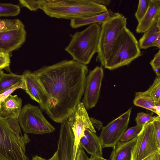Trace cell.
Returning <instances> with one entry per match:
<instances>
[{
  "instance_id": "1",
  "label": "cell",
  "mask_w": 160,
  "mask_h": 160,
  "mask_svg": "<svg viewBox=\"0 0 160 160\" xmlns=\"http://www.w3.org/2000/svg\"><path fill=\"white\" fill-rule=\"evenodd\" d=\"M32 73L48 98L44 112L54 121L61 123L81 102L88 73V67L73 60H63Z\"/></svg>"
},
{
  "instance_id": "2",
  "label": "cell",
  "mask_w": 160,
  "mask_h": 160,
  "mask_svg": "<svg viewBox=\"0 0 160 160\" xmlns=\"http://www.w3.org/2000/svg\"><path fill=\"white\" fill-rule=\"evenodd\" d=\"M42 10L51 17L70 20L89 17L108 11L106 6L93 0H46Z\"/></svg>"
},
{
  "instance_id": "3",
  "label": "cell",
  "mask_w": 160,
  "mask_h": 160,
  "mask_svg": "<svg viewBox=\"0 0 160 160\" xmlns=\"http://www.w3.org/2000/svg\"><path fill=\"white\" fill-rule=\"evenodd\" d=\"M101 27L97 23L89 25L85 29L70 34L71 40L65 50L72 60L86 65L98 52Z\"/></svg>"
},
{
  "instance_id": "4",
  "label": "cell",
  "mask_w": 160,
  "mask_h": 160,
  "mask_svg": "<svg viewBox=\"0 0 160 160\" xmlns=\"http://www.w3.org/2000/svg\"><path fill=\"white\" fill-rule=\"evenodd\" d=\"M138 42L126 27L114 44L104 67L110 70L127 65L141 56Z\"/></svg>"
},
{
  "instance_id": "5",
  "label": "cell",
  "mask_w": 160,
  "mask_h": 160,
  "mask_svg": "<svg viewBox=\"0 0 160 160\" xmlns=\"http://www.w3.org/2000/svg\"><path fill=\"white\" fill-rule=\"evenodd\" d=\"M127 18L118 12L102 23L96 60L104 67L113 47L124 29Z\"/></svg>"
},
{
  "instance_id": "6",
  "label": "cell",
  "mask_w": 160,
  "mask_h": 160,
  "mask_svg": "<svg viewBox=\"0 0 160 160\" xmlns=\"http://www.w3.org/2000/svg\"><path fill=\"white\" fill-rule=\"evenodd\" d=\"M0 160H29L26 146L19 140L7 119L0 115Z\"/></svg>"
},
{
  "instance_id": "7",
  "label": "cell",
  "mask_w": 160,
  "mask_h": 160,
  "mask_svg": "<svg viewBox=\"0 0 160 160\" xmlns=\"http://www.w3.org/2000/svg\"><path fill=\"white\" fill-rule=\"evenodd\" d=\"M18 119L23 131L26 133L41 135L52 132L55 129L45 118L41 109L30 104L22 108Z\"/></svg>"
},
{
  "instance_id": "8",
  "label": "cell",
  "mask_w": 160,
  "mask_h": 160,
  "mask_svg": "<svg viewBox=\"0 0 160 160\" xmlns=\"http://www.w3.org/2000/svg\"><path fill=\"white\" fill-rule=\"evenodd\" d=\"M160 150L155 135L152 122L145 124L137 137L132 153V160H142Z\"/></svg>"
},
{
  "instance_id": "9",
  "label": "cell",
  "mask_w": 160,
  "mask_h": 160,
  "mask_svg": "<svg viewBox=\"0 0 160 160\" xmlns=\"http://www.w3.org/2000/svg\"><path fill=\"white\" fill-rule=\"evenodd\" d=\"M132 108L102 127L99 137L102 147H113L119 141L128 125Z\"/></svg>"
},
{
  "instance_id": "10",
  "label": "cell",
  "mask_w": 160,
  "mask_h": 160,
  "mask_svg": "<svg viewBox=\"0 0 160 160\" xmlns=\"http://www.w3.org/2000/svg\"><path fill=\"white\" fill-rule=\"evenodd\" d=\"M74 137L73 160H75L80 140L84 135L85 130L88 129L96 133L86 109L83 103L79 102L76 108L67 118Z\"/></svg>"
},
{
  "instance_id": "11",
  "label": "cell",
  "mask_w": 160,
  "mask_h": 160,
  "mask_svg": "<svg viewBox=\"0 0 160 160\" xmlns=\"http://www.w3.org/2000/svg\"><path fill=\"white\" fill-rule=\"evenodd\" d=\"M103 76V69L99 66L90 71L88 75L82 102L86 110L93 108L97 103Z\"/></svg>"
},
{
  "instance_id": "12",
  "label": "cell",
  "mask_w": 160,
  "mask_h": 160,
  "mask_svg": "<svg viewBox=\"0 0 160 160\" xmlns=\"http://www.w3.org/2000/svg\"><path fill=\"white\" fill-rule=\"evenodd\" d=\"M58 143V160H73L74 137L67 119L61 123Z\"/></svg>"
},
{
  "instance_id": "13",
  "label": "cell",
  "mask_w": 160,
  "mask_h": 160,
  "mask_svg": "<svg viewBox=\"0 0 160 160\" xmlns=\"http://www.w3.org/2000/svg\"><path fill=\"white\" fill-rule=\"evenodd\" d=\"M27 32L25 26L0 32V52L10 54L25 42Z\"/></svg>"
},
{
  "instance_id": "14",
  "label": "cell",
  "mask_w": 160,
  "mask_h": 160,
  "mask_svg": "<svg viewBox=\"0 0 160 160\" xmlns=\"http://www.w3.org/2000/svg\"><path fill=\"white\" fill-rule=\"evenodd\" d=\"M22 75L25 85V92L32 100L38 102L40 108L44 111L48 101L47 96L36 77L28 70Z\"/></svg>"
},
{
  "instance_id": "15",
  "label": "cell",
  "mask_w": 160,
  "mask_h": 160,
  "mask_svg": "<svg viewBox=\"0 0 160 160\" xmlns=\"http://www.w3.org/2000/svg\"><path fill=\"white\" fill-rule=\"evenodd\" d=\"M79 145L91 155L102 157V148L99 137L90 129L85 130L84 135L81 139Z\"/></svg>"
},
{
  "instance_id": "16",
  "label": "cell",
  "mask_w": 160,
  "mask_h": 160,
  "mask_svg": "<svg viewBox=\"0 0 160 160\" xmlns=\"http://www.w3.org/2000/svg\"><path fill=\"white\" fill-rule=\"evenodd\" d=\"M22 99L17 95H10L0 104V115L6 119H18L22 109Z\"/></svg>"
},
{
  "instance_id": "17",
  "label": "cell",
  "mask_w": 160,
  "mask_h": 160,
  "mask_svg": "<svg viewBox=\"0 0 160 160\" xmlns=\"http://www.w3.org/2000/svg\"><path fill=\"white\" fill-rule=\"evenodd\" d=\"M137 137L127 142L119 141L113 147L108 160H132V153Z\"/></svg>"
},
{
  "instance_id": "18",
  "label": "cell",
  "mask_w": 160,
  "mask_h": 160,
  "mask_svg": "<svg viewBox=\"0 0 160 160\" xmlns=\"http://www.w3.org/2000/svg\"><path fill=\"white\" fill-rule=\"evenodd\" d=\"M160 14V0H150L148 9L136 28L137 33H144L155 18Z\"/></svg>"
},
{
  "instance_id": "19",
  "label": "cell",
  "mask_w": 160,
  "mask_h": 160,
  "mask_svg": "<svg viewBox=\"0 0 160 160\" xmlns=\"http://www.w3.org/2000/svg\"><path fill=\"white\" fill-rule=\"evenodd\" d=\"M114 14L112 10H108L106 12L95 16L84 18L72 20L70 25L72 28H76L94 23H102L112 16Z\"/></svg>"
},
{
  "instance_id": "20",
  "label": "cell",
  "mask_w": 160,
  "mask_h": 160,
  "mask_svg": "<svg viewBox=\"0 0 160 160\" xmlns=\"http://www.w3.org/2000/svg\"><path fill=\"white\" fill-rule=\"evenodd\" d=\"M133 103L136 106L149 110L156 113L155 108L157 105L156 102L152 98L143 92H136Z\"/></svg>"
},
{
  "instance_id": "21",
  "label": "cell",
  "mask_w": 160,
  "mask_h": 160,
  "mask_svg": "<svg viewBox=\"0 0 160 160\" xmlns=\"http://www.w3.org/2000/svg\"><path fill=\"white\" fill-rule=\"evenodd\" d=\"M23 81L22 75L4 73L0 78V92L18 84Z\"/></svg>"
},
{
  "instance_id": "22",
  "label": "cell",
  "mask_w": 160,
  "mask_h": 160,
  "mask_svg": "<svg viewBox=\"0 0 160 160\" xmlns=\"http://www.w3.org/2000/svg\"><path fill=\"white\" fill-rule=\"evenodd\" d=\"M20 12L18 5L0 2V17H12L18 15Z\"/></svg>"
},
{
  "instance_id": "23",
  "label": "cell",
  "mask_w": 160,
  "mask_h": 160,
  "mask_svg": "<svg viewBox=\"0 0 160 160\" xmlns=\"http://www.w3.org/2000/svg\"><path fill=\"white\" fill-rule=\"evenodd\" d=\"M143 92L152 98L157 105H160V75L157 76L152 84Z\"/></svg>"
},
{
  "instance_id": "24",
  "label": "cell",
  "mask_w": 160,
  "mask_h": 160,
  "mask_svg": "<svg viewBox=\"0 0 160 160\" xmlns=\"http://www.w3.org/2000/svg\"><path fill=\"white\" fill-rule=\"evenodd\" d=\"M25 26L19 19H0V32Z\"/></svg>"
},
{
  "instance_id": "25",
  "label": "cell",
  "mask_w": 160,
  "mask_h": 160,
  "mask_svg": "<svg viewBox=\"0 0 160 160\" xmlns=\"http://www.w3.org/2000/svg\"><path fill=\"white\" fill-rule=\"evenodd\" d=\"M142 128L136 125L129 128L123 133L119 141L122 142H127L137 137L141 131Z\"/></svg>"
},
{
  "instance_id": "26",
  "label": "cell",
  "mask_w": 160,
  "mask_h": 160,
  "mask_svg": "<svg viewBox=\"0 0 160 160\" xmlns=\"http://www.w3.org/2000/svg\"><path fill=\"white\" fill-rule=\"evenodd\" d=\"M46 1L19 0V1L22 7H26L31 11H36L38 9H42Z\"/></svg>"
},
{
  "instance_id": "27",
  "label": "cell",
  "mask_w": 160,
  "mask_h": 160,
  "mask_svg": "<svg viewBox=\"0 0 160 160\" xmlns=\"http://www.w3.org/2000/svg\"><path fill=\"white\" fill-rule=\"evenodd\" d=\"M160 32V14L158 15L154 18L151 24L144 33L140 39H144L156 32Z\"/></svg>"
},
{
  "instance_id": "28",
  "label": "cell",
  "mask_w": 160,
  "mask_h": 160,
  "mask_svg": "<svg viewBox=\"0 0 160 160\" xmlns=\"http://www.w3.org/2000/svg\"><path fill=\"white\" fill-rule=\"evenodd\" d=\"M150 0H139L137 10L135 14L138 22L142 18L148 9Z\"/></svg>"
},
{
  "instance_id": "29",
  "label": "cell",
  "mask_w": 160,
  "mask_h": 160,
  "mask_svg": "<svg viewBox=\"0 0 160 160\" xmlns=\"http://www.w3.org/2000/svg\"><path fill=\"white\" fill-rule=\"evenodd\" d=\"M159 38L160 32L155 33L144 39H140L138 42L140 48L146 49L150 47L152 44Z\"/></svg>"
},
{
  "instance_id": "30",
  "label": "cell",
  "mask_w": 160,
  "mask_h": 160,
  "mask_svg": "<svg viewBox=\"0 0 160 160\" xmlns=\"http://www.w3.org/2000/svg\"><path fill=\"white\" fill-rule=\"evenodd\" d=\"M155 116H153L150 114L144 112L138 113L135 119L137 125L142 127L147 123L152 122L154 120Z\"/></svg>"
},
{
  "instance_id": "31",
  "label": "cell",
  "mask_w": 160,
  "mask_h": 160,
  "mask_svg": "<svg viewBox=\"0 0 160 160\" xmlns=\"http://www.w3.org/2000/svg\"><path fill=\"white\" fill-rule=\"evenodd\" d=\"M18 89H22L25 90V85L24 81L10 88L0 92V105L9 96L16 90Z\"/></svg>"
},
{
  "instance_id": "32",
  "label": "cell",
  "mask_w": 160,
  "mask_h": 160,
  "mask_svg": "<svg viewBox=\"0 0 160 160\" xmlns=\"http://www.w3.org/2000/svg\"><path fill=\"white\" fill-rule=\"evenodd\" d=\"M154 128L155 135L158 146L160 148V118L158 116H155L152 122Z\"/></svg>"
},
{
  "instance_id": "33",
  "label": "cell",
  "mask_w": 160,
  "mask_h": 160,
  "mask_svg": "<svg viewBox=\"0 0 160 160\" xmlns=\"http://www.w3.org/2000/svg\"><path fill=\"white\" fill-rule=\"evenodd\" d=\"M10 54L3 53L0 55V69H9L10 63Z\"/></svg>"
},
{
  "instance_id": "34",
  "label": "cell",
  "mask_w": 160,
  "mask_h": 160,
  "mask_svg": "<svg viewBox=\"0 0 160 160\" xmlns=\"http://www.w3.org/2000/svg\"><path fill=\"white\" fill-rule=\"evenodd\" d=\"M88 158L83 148L79 145L75 160H88Z\"/></svg>"
},
{
  "instance_id": "35",
  "label": "cell",
  "mask_w": 160,
  "mask_h": 160,
  "mask_svg": "<svg viewBox=\"0 0 160 160\" xmlns=\"http://www.w3.org/2000/svg\"><path fill=\"white\" fill-rule=\"evenodd\" d=\"M152 69L160 67V50L155 55L153 59L150 62Z\"/></svg>"
},
{
  "instance_id": "36",
  "label": "cell",
  "mask_w": 160,
  "mask_h": 160,
  "mask_svg": "<svg viewBox=\"0 0 160 160\" xmlns=\"http://www.w3.org/2000/svg\"><path fill=\"white\" fill-rule=\"evenodd\" d=\"M142 160H160V150L154 152Z\"/></svg>"
},
{
  "instance_id": "37",
  "label": "cell",
  "mask_w": 160,
  "mask_h": 160,
  "mask_svg": "<svg viewBox=\"0 0 160 160\" xmlns=\"http://www.w3.org/2000/svg\"><path fill=\"white\" fill-rule=\"evenodd\" d=\"M91 122L93 127H95L99 130L102 129V123L93 118H90Z\"/></svg>"
},
{
  "instance_id": "38",
  "label": "cell",
  "mask_w": 160,
  "mask_h": 160,
  "mask_svg": "<svg viewBox=\"0 0 160 160\" xmlns=\"http://www.w3.org/2000/svg\"><path fill=\"white\" fill-rule=\"evenodd\" d=\"M93 1L96 3L102 5L106 6V5H109L111 2V0H93Z\"/></svg>"
},
{
  "instance_id": "39",
  "label": "cell",
  "mask_w": 160,
  "mask_h": 160,
  "mask_svg": "<svg viewBox=\"0 0 160 160\" xmlns=\"http://www.w3.org/2000/svg\"><path fill=\"white\" fill-rule=\"evenodd\" d=\"M156 47L160 48V38L157 39L151 45V47Z\"/></svg>"
},
{
  "instance_id": "40",
  "label": "cell",
  "mask_w": 160,
  "mask_h": 160,
  "mask_svg": "<svg viewBox=\"0 0 160 160\" xmlns=\"http://www.w3.org/2000/svg\"><path fill=\"white\" fill-rule=\"evenodd\" d=\"M88 160H108L102 157H97L91 155L90 158H88Z\"/></svg>"
},
{
  "instance_id": "41",
  "label": "cell",
  "mask_w": 160,
  "mask_h": 160,
  "mask_svg": "<svg viewBox=\"0 0 160 160\" xmlns=\"http://www.w3.org/2000/svg\"><path fill=\"white\" fill-rule=\"evenodd\" d=\"M32 160H48V159H46L37 155L33 157Z\"/></svg>"
},
{
  "instance_id": "42",
  "label": "cell",
  "mask_w": 160,
  "mask_h": 160,
  "mask_svg": "<svg viewBox=\"0 0 160 160\" xmlns=\"http://www.w3.org/2000/svg\"><path fill=\"white\" fill-rule=\"evenodd\" d=\"M58 152L56 151L54 154L48 160H58Z\"/></svg>"
},
{
  "instance_id": "43",
  "label": "cell",
  "mask_w": 160,
  "mask_h": 160,
  "mask_svg": "<svg viewBox=\"0 0 160 160\" xmlns=\"http://www.w3.org/2000/svg\"><path fill=\"white\" fill-rule=\"evenodd\" d=\"M156 113L158 116L160 117V105H156Z\"/></svg>"
},
{
  "instance_id": "44",
  "label": "cell",
  "mask_w": 160,
  "mask_h": 160,
  "mask_svg": "<svg viewBox=\"0 0 160 160\" xmlns=\"http://www.w3.org/2000/svg\"><path fill=\"white\" fill-rule=\"evenodd\" d=\"M160 67H157L153 69L154 72L156 74L157 76L160 75Z\"/></svg>"
},
{
  "instance_id": "45",
  "label": "cell",
  "mask_w": 160,
  "mask_h": 160,
  "mask_svg": "<svg viewBox=\"0 0 160 160\" xmlns=\"http://www.w3.org/2000/svg\"><path fill=\"white\" fill-rule=\"evenodd\" d=\"M4 73L3 71L2 70V69H0V78L2 76Z\"/></svg>"
},
{
  "instance_id": "46",
  "label": "cell",
  "mask_w": 160,
  "mask_h": 160,
  "mask_svg": "<svg viewBox=\"0 0 160 160\" xmlns=\"http://www.w3.org/2000/svg\"><path fill=\"white\" fill-rule=\"evenodd\" d=\"M4 52H0V55H1Z\"/></svg>"
}]
</instances>
